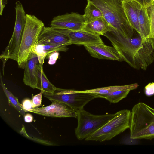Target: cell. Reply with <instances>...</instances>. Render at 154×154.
<instances>
[{"label": "cell", "instance_id": "cell-1", "mask_svg": "<svg viewBox=\"0 0 154 154\" xmlns=\"http://www.w3.org/2000/svg\"><path fill=\"white\" fill-rule=\"evenodd\" d=\"M104 36L111 42L122 61L135 69L145 70L154 61V39L143 38L140 34L126 38L112 31L107 32Z\"/></svg>", "mask_w": 154, "mask_h": 154}, {"label": "cell", "instance_id": "cell-2", "mask_svg": "<svg viewBox=\"0 0 154 154\" xmlns=\"http://www.w3.org/2000/svg\"><path fill=\"white\" fill-rule=\"evenodd\" d=\"M122 0H87L102 12L111 31L118 32L126 38L133 37L134 29L129 22L122 5Z\"/></svg>", "mask_w": 154, "mask_h": 154}, {"label": "cell", "instance_id": "cell-3", "mask_svg": "<svg viewBox=\"0 0 154 154\" xmlns=\"http://www.w3.org/2000/svg\"><path fill=\"white\" fill-rule=\"evenodd\" d=\"M129 129L131 139L154 138V109L143 102L134 105L131 112Z\"/></svg>", "mask_w": 154, "mask_h": 154}, {"label": "cell", "instance_id": "cell-4", "mask_svg": "<svg viewBox=\"0 0 154 154\" xmlns=\"http://www.w3.org/2000/svg\"><path fill=\"white\" fill-rule=\"evenodd\" d=\"M26 21L19 51L17 62L24 69L29 57L35 47L44 23L35 16L26 14Z\"/></svg>", "mask_w": 154, "mask_h": 154}, {"label": "cell", "instance_id": "cell-5", "mask_svg": "<svg viewBox=\"0 0 154 154\" xmlns=\"http://www.w3.org/2000/svg\"><path fill=\"white\" fill-rule=\"evenodd\" d=\"M131 116V112L128 109L118 112L112 119L85 140L101 142L111 140L129 128Z\"/></svg>", "mask_w": 154, "mask_h": 154}, {"label": "cell", "instance_id": "cell-6", "mask_svg": "<svg viewBox=\"0 0 154 154\" xmlns=\"http://www.w3.org/2000/svg\"><path fill=\"white\" fill-rule=\"evenodd\" d=\"M77 112L78 125L75 129V136L79 140L85 139L112 119L115 114L96 115L84 110Z\"/></svg>", "mask_w": 154, "mask_h": 154}, {"label": "cell", "instance_id": "cell-7", "mask_svg": "<svg viewBox=\"0 0 154 154\" xmlns=\"http://www.w3.org/2000/svg\"><path fill=\"white\" fill-rule=\"evenodd\" d=\"M44 96L49 100H53L65 103L76 112L83 109L89 102L100 96L96 94L77 91L56 88L53 93H43Z\"/></svg>", "mask_w": 154, "mask_h": 154}, {"label": "cell", "instance_id": "cell-8", "mask_svg": "<svg viewBox=\"0 0 154 154\" xmlns=\"http://www.w3.org/2000/svg\"><path fill=\"white\" fill-rule=\"evenodd\" d=\"M16 19L13 33L9 43L0 56L3 62V72L6 62L8 59L17 62L19 51L26 21V14L24 8H16Z\"/></svg>", "mask_w": 154, "mask_h": 154}, {"label": "cell", "instance_id": "cell-9", "mask_svg": "<svg viewBox=\"0 0 154 154\" xmlns=\"http://www.w3.org/2000/svg\"><path fill=\"white\" fill-rule=\"evenodd\" d=\"M50 100L51 102V105L45 107L32 108L29 112L48 117L77 118V112L69 105L56 100Z\"/></svg>", "mask_w": 154, "mask_h": 154}, {"label": "cell", "instance_id": "cell-10", "mask_svg": "<svg viewBox=\"0 0 154 154\" xmlns=\"http://www.w3.org/2000/svg\"><path fill=\"white\" fill-rule=\"evenodd\" d=\"M85 23L83 15L71 12L54 17L51 22L50 26L58 29L81 30Z\"/></svg>", "mask_w": 154, "mask_h": 154}, {"label": "cell", "instance_id": "cell-11", "mask_svg": "<svg viewBox=\"0 0 154 154\" xmlns=\"http://www.w3.org/2000/svg\"><path fill=\"white\" fill-rule=\"evenodd\" d=\"M54 29L66 35L71 44L84 46L103 43L99 35L84 30H70Z\"/></svg>", "mask_w": 154, "mask_h": 154}, {"label": "cell", "instance_id": "cell-12", "mask_svg": "<svg viewBox=\"0 0 154 154\" xmlns=\"http://www.w3.org/2000/svg\"><path fill=\"white\" fill-rule=\"evenodd\" d=\"M84 46L91 56L94 58L122 61L120 55L115 48L106 45L103 42Z\"/></svg>", "mask_w": 154, "mask_h": 154}, {"label": "cell", "instance_id": "cell-13", "mask_svg": "<svg viewBox=\"0 0 154 154\" xmlns=\"http://www.w3.org/2000/svg\"><path fill=\"white\" fill-rule=\"evenodd\" d=\"M71 45L68 37L52 27L44 26L36 45Z\"/></svg>", "mask_w": 154, "mask_h": 154}, {"label": "cell", "instance_id": "cell-14", "mask_svg": "<svg viewBox=\"0 0 154 154\" xmlns=\"http://www.w3.org/2000/svg\"><path fill=\"white\" fill-rule=\"evenodd\" d=\"M40 64L37 55L32 51L24 66L23 82L26 85L33 89L36 88L38 70Z\"/></svg>", "mask_w": 154, "mask_h": 154}, {"label": "cell", "instance_id": "cell-15", "mask_svg": "<svg viewBox=\"0 0 154 154\" xmlns=\"http://www.w3.org/2000/svg\"><path fill=\"white\" fill-rule=\"evenodd\" d=\"M122 3L124 12L130 24L140 35L138 17L143 5L137 0H122Z\"/></svg>", "mask_w": 154, "mask_h": 154}, {"label": "cell", "instance_id": "cell-16", "mask_svg": "<svg viewBox=\"0 0 154 154\" xmlns=\"http://www.w3.org/2000/svg\"><path fill=\"white\" fill-rule=\"evenodd\" d=\"M69 49L66 45L59 44L36 45L32 51L35 53L40 64L43 65L47 56L55 51L66 52Z\"/></svg>", "mask_w": 154, "mask_h": 154}, {"label": "cell", "instance_id": "cell-17", "mask_svg": "<svg viewBox=\"0 0 154 154\" xmlns=\"http://www.w3.org/2000/svg\"><path fill=\"white\" fill-rule=\"evenodd\" d=\"M82 30L99 35H104L107 32L112 30L109 23L103 17L85 23Z\"/></svg>", "mask_w": 154, "mask_h": 154}, {"label": "cell", "instance_id": "cell-18", "mask_svg": "<svg viewBox=\"0 0 154 154\" xmlns=\"http://www.w3.org/2000/svg\"><path fill=\"white\" fill-rule=\"evenodd\" d=\"M57 88L48 80L45 74L43 65L40 64L38 72V80L36 88L43 93H53Z\"/></svg>", "mask_w": 154, "mask_h": 154}, {"label": "cell", "instance_id": "cell-19", "mask_svg": "<svg viewBox=\"0 0 154 154\" xmlns=\"http://www.w3.org/2000/svg\"><path fill=\"white\" fill-rule=\"evenodd\" d=\"M138 23L141 36L143 38H147L150 29V21L147 8L143 6L141 9L139 15Z\"/></svg>", "mask_w": 154, "mask_h": 154}, {"label": "cell", "instance_id": "cell-20", "mask_svg": "<svg viewBox=\"0 0 154 154\" xmlns=\"http://www.w3.org/2000/svg\"><path fill=\"white\" fill-rule=\"evenodd\" d=\"M138 86V84L136 83L124 85H116L99 88L84 90V91L87 92L101 94H107L118 90H132L137 88Z\"/></svg>", "mask_w": 154, "mask_h": 154}, {"label": "cell", "instance_id": "cell-21", "mask_svg": "<svg viewBox=\"0 0 154 154\" xmlns=\"http://www.w3.org/2000/svg\"><path fill=\"white\" fill-rule=\"evenodd\" d=\"M87 1V5L83 15L85 20V23L103 17L102 12L99 8L90 1Z\"/></svg>", "mask_w": 154, "mask_h": 154}, {"label": "cell", "instance_id": "cell-22", "mask_svg": "<svg viewBox=\"0 0 154 154\" xmlns=\"http://www.w3.org/2000/svg\"><path fill=\"white\" fill-rule=\"evenodd\" d=\"M0 85L8 99L9 105L14 108L24 116L25 115V111L23 109L21 104L18 101L17 97L14 96L6 87L5 84H4L2 81L1 74H0Z\"/></svg>", "mask_w": 154, "mask_h": 154}, {"label": "cell", "instance_id": "cell-23", "mask_svg": "<svg viewBox=\"0 0 154 154\" xmlns=\"http://www.w3.org/2000/svg\"><path fill=\"white\" fill-rule=\"evenodd\" d=\"M130 91L129 90H118L98 95L100 96V98L105 99L110 103H115L125 98Z\"/></svg>", "mask_w": 154, "mask_h": 154}, {"label": "cell", "instance_id": "cell-24", "mask_svg": "<svg viewBox=\"0 0 154 154\" xmlns=\"http://www.w3.org/2000/svg\"><path fill=\"white\" fill-rule=\"evenodd\" d=\"M147 10L150 21V32L147 38L154 39V5L148 7Z\"/></svg>", "mask_w": 154, "mask_h": 154}, {"label": "cell", "instance_id": "cell-25", "mask_svg": "<svg viewBox=\"0 0 154 154\" xmlns=\"http://www.w3.org/2000/svg\"><path fill=\"white\" fill-rule=\"evenodd\" d=\"M20 133L21 134H22V135L23 136L26 137V138L30 139H31V140H32L34 141H35L37 142L47 145H54V144L53 143L50 142L48 141L47 140H42L36 138H34H34L31 137L28 135V134L26 133L25 127L23 125L22 126V129L20 132Z\"/></svg>", "mask_w": 154, "mask_h": 154}, {"label": "cell", "instance_id": "cell-26", "mask_svg": "<svg viewBox=\"0 0 154 154\" xmlns=\"http://www.w3.org/2000/svg\"><path fill=\"white\" fill-rule=\"evenodd\" d=\"M43 92L41 91L40 92L36 95H32L31 101L33 108H38L41 105L42 96Z\"/></svg>", "mask_w": 154, "mask_h": 154}, {"label": "cell", "instance_id": "cell-27", "mask_svg": "<svg viewBox=\"0 0 154 154\" xmlns=\"http://www.w3.org/2000/svg\"><path fill=\"white\" fill-rule=\"evenodd\" d=\"M21 106L25 112H29L31 109L33 108L31 100L28 98L23 100Z\"/></svg>", "mask_w": 154, "mask_h": 154}, {"label": "cell", "instance_id": "cell-28", "mask_svg": "<svg viewBox=\"0 0 154 154\" xmlns=\"http://www.w3.org/2000/svg\"><path fill=\"white\" fill-rule=\"evenodd\" d=\"M144 92L146 95L148 97L154 95V82L150 83L145 87Z\"/></svg>", "mask_w": 154, "mask_h": 154}, {"label": "cell", "instance_id": "cell-29", "mask_svg": "<svg viewBox=\"0 0 154 154\" xmlns=\"http://www.w3.org/2000/svg\"><path fill=\"white\" fill-rule=\"evenodd\" d=\"M49 55V60L48 63L52 65L54 64L58 57L59 53L58 51L52 52Z\"/></svg>", "mask_w": 154, "mask_h": 154}, {"label": "cell", "instance_id": "cell-30", "mask_svg": "<svg viewBox=\"0 0 154 154\" xmlns=\"http://www.w3.org/2000/svg\"><path fill=\"white\" fill-rule=\"evenodd\" d=\"M144 7L147 8L148 7L154 5V0H137Z\"/></svg>", "mask_w": 154, "mask_h": 154}, {"label": "cell", "instance_id": "cell-31", "mask_svg": "<svg viewBox=\"0 0 154 154\" xmlns=\"http://www.w3.org/2000/svg\"><path fill=\"white\" fill-rule=\"evenodd\" d=\"M24 119L26 122L30 123L32 121L33 117L31 114L27 113L24 116Z\"/></svg>", "mask_w": 154, "mask_h": 154}, {"label": "cell", "instance_id": "cell-32", "mask_svg": "<svg viewBox=\"0 0 154 154\" xmlns=\"http://www.w3.org/2000/svg\"><path fill=\"white\" fill-rule=\"evenodd\" d=\"M8 0H0V14L2 15L3 9L7 4Z\"/></svg>", "mask_w": 154, "mask_h": 154}]
</instances>
